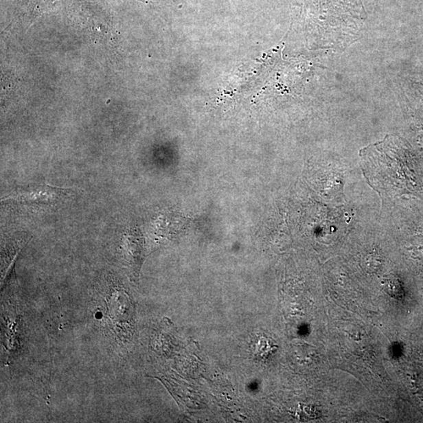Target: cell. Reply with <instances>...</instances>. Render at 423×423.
Wrapping results in <instances>:
<instances>
[{
	"mask_svg": "<svg viewBox=\"0 0 423 423\" xmlns=\"http://www.w3.org/2000/svg\"><path fill=\"white\" fill-rule=\"evenodd\" d=\"M71 193L69 189L38 183L19 189L10 196L3 198L2 202L27 205V207H54L63 203Z\"/></svg>",
	"mask_w": 423,
	"mask_h": 423,
	"instance_id": "obj_1",
	"label": "cell"
},
{
	"mask_svg": "<svg viewBox=\"0 0 423 423\" xmlns=\"http://www.w3.org/2000/svg\"><path fill=\"white\" fill-rule=\"evenodd\" d=\"M140 239L136 231H130L122 237V260L125 261L127 266L131 271L133 275L136 277L138 273L139 263H140Z\"/></svg>",
	"mask_w": 423,
	"mask_h": 423,
	"instance_id": "obj_2",
	"label": "cell"
}]
</instances>
